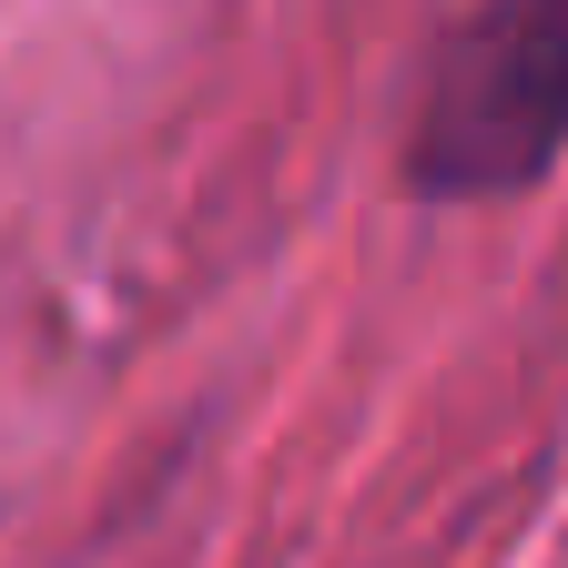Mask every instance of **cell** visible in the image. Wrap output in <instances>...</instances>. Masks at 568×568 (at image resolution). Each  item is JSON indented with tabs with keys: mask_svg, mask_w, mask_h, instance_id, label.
Returning a JSON list of instances; mask_svg holds the SVG:
<instances>
[{
	"mask_svg": "<svg viewBox=\"0 0 568 568\" xmlns=\"http://www.w3.org/2000/svg\"><path fill=\"white\" fill-rule=\"evenodd\" d=\"M568 153V0H467L426 51L406 122L416 203H497L548 183Z\"/></svg>",
	"mask_w": 568,
	"mask_h": 568,
	"instance_id": "cell-1",
	"label": "cell"
}]
</instances>
